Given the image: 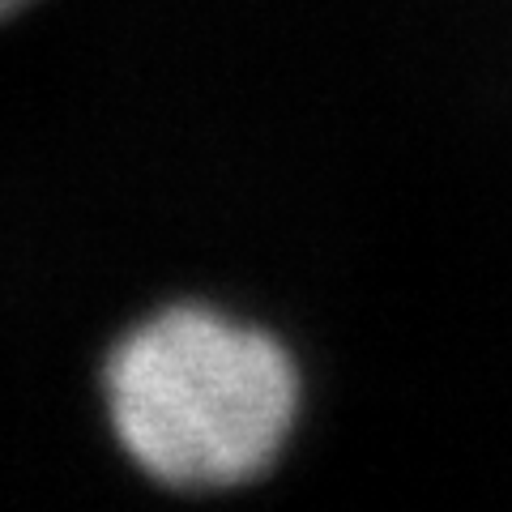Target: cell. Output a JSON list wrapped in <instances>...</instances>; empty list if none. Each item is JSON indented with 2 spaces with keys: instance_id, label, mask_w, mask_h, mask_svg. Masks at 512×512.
<instances>
[{
  "instance_id": "obj_1",
  "label": "cell",
  "mask_w": 512,
  "mask_h": 512,
  "mask_svg": "<svg viewBox=\"0 0 512 512\" xmlns=\"http://www.w3.org/2000/svg\"><path fill=\"white\" fill-rule=\"evenodd\" d=\"M99 389L111 440L175 495L261 483L303 419V372L274 329L214 303H163L107 346Z\"/></svg>"
},
{
  "instance_id": "obj_2",
  "label": "cell",
  "mask_w": 512,
  "mask_h": 512,
  "mask_svg": "<svg viewBox=\"0 0 512 512\" xmlns=\"http://www.w3.org/2000/svg\"><path fill=\"white\" fill-rule=\"evenodd\" d=\"M39 0H0V26L13 22V18H22L26 9H35Z\"/></svg>"
}]
</instances>
